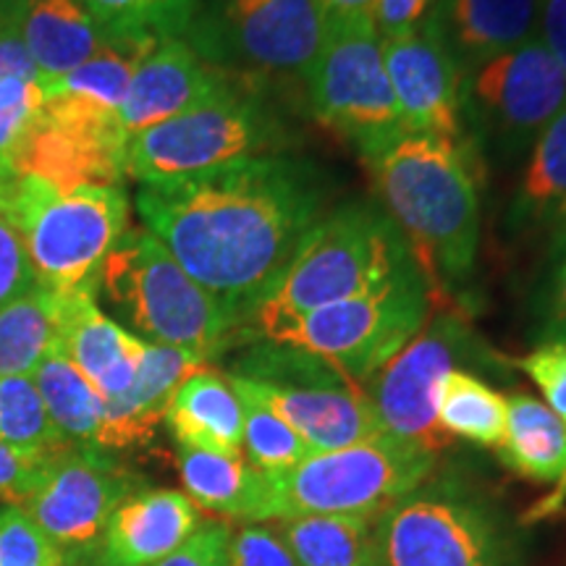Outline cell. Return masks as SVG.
Listing matches in <instances>:
<instances>
[{"instance_id": "6da1fadb", "label": "cell", "mask_w": 566, "mask_h": 566, "mask_svg": "<svg viewBox=\"0 0 566 566\" xmlns=\"http://www.w3.org/2000/svg\"><path fill=\"white\" fill-rule=\"evenodd\" d=\"M331 181L317 163L283 150L187 179L139 184V221L239 328L279 281L307 231L328 212Z\"/></svg>"}, {"instance_id": "7a4b0ae2", "label": "cell", "mask_w": 566, "mask_h": 566, "mask_svg": "<svg viewBox=\"0 0 566 566\" xmlns=\"http://www.w3.org/2000/svg\"><path fill=\"white\" fill-rule=\"evenodd\" d=\"M467 160L454 145L407 132L365 158L378 205L441 286H462L475 271L480 197Z\"/></svg>"}, {"instance_id": "3957f363", "label": "cell", "mask_w": 566, "mask_h": 566, "mask_svg": "<svg viewBox=\"0 0 566 566\" xmlns=\"http://www.w3.org/2000/svg\"><path fill=\"white\" fill-rule=\"evenodd\" d=\"M412 265V247L378 202L336 205L307 231L242 334L273 336L296 317L370 292Z\"/></svg>"}, {"instance_id": "277c9868", "label": "cell", "mask_w": 566, "mask_h": 566, "mask_svg": "<svg viewBox=\"0 0 566 566\" xmlns=\"http://www.w3.org/2000/svg\"><path fill=\"white\" fill-rule=\"evenodd\" d=\"M97 294L134 336L210 363L242 328L147 229H126L97 275Z\"/></svg>"}, {"instance_id": "5b68a950", "label": "cell", "mask_w": 566, "mask_h": 566, "mask_svg": "<svg viewBox=\"0 0 566 566\" xmlns=\"http://www.w3.org/2000/svg\"><path fill=\"white\" fill-rule=\"evenodd\" d=\"M0 210L24 239L38 286L51 294H97L105 258L129 229V197L122 184L59 192L13 176Z\"/></svg>"}, {"instance_id": "8992f818", "label": "cell", "mask_w": 566, "mask_h": 566, "mask_svg": "<svg viewBox=\"0 0 566 566\" xmlns=\"http://www.w3.org/2000/svg\"><path fill=\"white\" fill-rule=\"evenodd\" d=\"M438 454L391 433L336 451H315L283 472H265L263 520L378 516L436 472Z\"/></svg>"}, {"instance_id": "52a82bcc", "label": "cell", "mask_w": 566, "mask_h": 566, "mask_svg": "<svg viewBox=\"0 0 566 566\" xmlns=\"http://www.w3.org/2000/svg\"><path fill=\"white\" fill-rule=\"evenodd\" d=\"M378 566H522L501 509L462 480L422 483L375 516Z\"/></svg>"}, {"instance_id": "ba28073f", "label": "cell", "mask_w": 566, "mask_h": 566, "mask_svg": "<svg viewBox=\"0 0 566 566\" xmlns=\"http://www.w3.org/2000/svg\"><path fill=\"white\" fill-rule=\"evenodd\" d=\"M289 145L286 124L258 84L237 82L223 95L129 137L124 174L137 184L176 181L254 155L283 153Z\"/></svg>"}, {"instance_id": "9c48e42d", "label": "cell", "mask_w": 566, "mask_h": 566, "mask_svg": "<svg viewBox=\"0 0 566 566\" xmlns=\"http://www.w3.org/2000/svg\"><path fill=\"white\" fill-rule=\"evenodd\" d=\"M428 315V275L412 265L370 292L296 317L263 342L315 354L359 386L420 334Z\"/></svg>"}, {"instance_id": "30bf717a", "label": "cell", "mask_w": 566, "mask_h": 566, "mask_svg": "<svg viewBox=\"0 0 566 566\" xmlns=\"http://www.w3.org/2000/svg\"><path fill=\"white\" fill-rule=\"evenodd\" d=\"M184 40L239 82H304L325 40V19L317 0H210Z\"/></svg>"}, {"instance_id": "8fae6325", "label": "cell", "mask_w": 566, "mask_h": 566, "mask_svg": "<svg viewBox=\"0 0 566 566\" xmlns=\"http://www.w3.org/2000/svg\"><path fill=\"white\" fill-rule=\"evenodd\" d=\"M564 105L566 74L537 38L467 71L459 87L464 137L495 166L525 160Z\"/></svg>"}, {"instance_id": "7c38bea8", "label": "cell", "mask_w": 566, "mask_h": 566, "mask_svg": "<svg viewBox=\"0 0 566 566\" xmlns=\"http://www.w3.org/2000/svg\"><path fill=\"white\" fill-rule=\"evenodd\" d=\"M302 84L313 116L363 160L405 134L375 21L325 27L321 51Z\"/></svg>"}, {"instance_id": "4fadbf2b", "label": "cell", "mask_w": 566, "mask_h": 566, "mask_svg": "<svg viewBox=\"0 0 566 566\" xmlns=\"http://www.w3.org/2000/svg\"><path fill=\"white\" fill-rule=\"evenodd\" d=\"M142 488V480L108 451L66 446L48 459L38 485L19 506L59 546L66 566H76L92 556L111 514Z\"/></svg>"}, {"instance_id": "5bb4252c", "label": "cell", "mask_w": 566, "mask_h": 566, "mask_svg": "<svg viewBox=\"0 0 566 566\" xmlns=\"http://www.w3.org/2000/svg\"><path fill=\"white\" fill-rule=\"evenodd\" d=\"M488 352L462 317L441 313L422 328L391 363L373 375L367 399L373 401L386 433L412 441L422 449L441 451L449 436L438 428L436 396L443 375L459 367L462 359H478Z\"/></svg>"}, {"instance_id": "9a60e30c", "label": "cell", "mask_w": 566, "mask_h": 566, "mask_svg": "<svg viewBox=\"0 0 566 566\" xmlns=\"http://www.w3.org/2000/svg\"><path fill=\"white\" fill-rule=\"evenodd\" d=\"M384 61L405 132L441 139L470 155L459 111L462 71L433 27L422 21L412 32L384 40Z\"/></svg>"}, {"instance_id": "2e32d148", "label": "cell", "mask_w": 566, "mask_h": 566, "mask_svg": "<svg viewBox=\"0 0 566 566\" xmlns=\"http://www.w3.org/2000/svg\"><path fill=\"white\" fill-rule=\"evenodd\" d=\"M239 80L200 59L184 38L160 40L134 69L118 124L126 139L223 95Z\"/></svg>"}, {"instance_id": "e0dca14e", "label": "cell", "mask_w": 566, "mask_h": 566, "mask_svg": "<svg viewBox=\"0 0 566 566\" xmlns=\"http://www.w3.org/2000/svg\"><path fill=\"white\" fill-rule=\"evenodd\" d=\"M233 391L252 396L294 428L310 451H336L386 433L359 386H281L229 375Z\"/></svg>"}, {"instance_id": "ac0fdd59", "label": "cell", "mask_w": 566, "mask_h": 566, "mask_svg": "<svg viewBox=\"0 0 566 566\" xmlns=\"http://www.w3.org/2000/svg\"><path fill=\"white\" fill-rule=\"evenodd\" d=\"M55 349L103 399L129 391L147 342L105 315L95 292L55 294Z\"/></svg>"}, {"instance_id": "d6986e66", "label": "cell", "mask_w": 566, "mask_h": 566, "mask_svg": "<svg viewBox=\"0 0 566 566\" xmlns=\"http://www.w3.org/2000/svg\"><path fill=\"white\" fill-rule=\"evenodd\" d=\"M202 527L187 493L142 488L111 514L87 566H155Z\"/></svg>"}, {"instance_id": "ffe728a7", "label": "cell", "mask_w": 566, "mask_h": 566, "mask_svg": "<svg viewBox=\"0 0 566 566\" xmlns=\"http://www.w3.org/2000/svg\"><path fill=\"white\" fill-rule=\"evenodd\" d=\"M543 0H436L428 21L462 71L537 38Z\"/></svg>"}, {"instance_id": "44dd1931", "label": "cell", "mask_w": 566, "mask_h": 566, "mask_svg": "<svg viewBox=\"0 0 566 566\" xmlns=\"http://www.w3.org/2000/svg\"><path fill=\"white\" fill-rule=\"evenodd\" d=\"M0 19L13 27L48 84L116 42L80 0H0Z\"/></svg>"}, {"instance_id": "7402d4cb", "label": "cell", "mask_w": 566, "mask_h": 566, "mask_svg": "<svg viewBox=\"0 0 566 566\" xmlns=\"http://www.w3.org/2000/svg\"><path fill=\"white\" fill-rule=\"evenodd\" d=\"M205 367L208 363L195 354L174 349V346L147 344L129 391L116 399H105L97 449L122 451L150 443L158 424L166 422L174 394L179 391L184 380Z\"/></svg>"}, {"instance_id": "603a6c76", "label": "cell", "mask_w": 566, "mask_h": 566, "mask_svg": "<svg viewBox=\"0 0 566 566\" xmlns=\"http://www.w3.org/2000/svg\"><path fill=\"white\" fill-rule=\"evenodd\" d=\"M153 45L113 42L111 48H105L84 66L48 84V101L42 116L84 126V129L124 134L122 124H118V113H122L124 97L129 92L134 69Z\"/></svg>"}, {"instance_id": "cb8c5ba5", "label": "cell", "mask_w": 566, "mask_h": 566, "mask_svg": "<svg viewBox=\"0 0 566 566\" xmlns=\"http://www.w3.org/2000/svg\"><path fill=\"white\" fill-rule=\"evenodd\" d=\"M166 424L181 449L244 457V407L231 380L210 367L195 373L174 394Z\"/></svg>"}, {"instance_id": "d4e9b609", "label": "cell", "mask_w": 566, "mask_h": 566, "mask_svg": "<svg viewBox=\"0 0 566 566\" xmlns=\"http://www.w3.org/2000/svg\"><path fill=\"white\" fill-rule=\"evenodd\" d=\"M504 226L512 233H554L566 229V105L543 129L525 158Z\"/></svg>"}, {"instance_id": "484cf974", "label": "cell", "mask_w": 566, "mask_h": 566, "mask_svg": "<svg viewBox=\"0 0 566 566\" xmlns=\"http://www.w3.org/2000/svg\"><path fill=\"white\" fill-rule=\"evenodd\" d=\"M179 475L195 506L229 520L260 522L265 501V472L244 457L181 449Z\"/></svg>"}, {"instance_id": "4316f807", "label": "cell", "mask_w": 566, "mask_h": 566, "mask_svg": "<svg viewBox=\"0 0 566 566\" xmlns=\"http://www.w3.org/2000/svg\"><path fill=\"white\" fill-rule=\"evenodd\" d=\"M506 401V430L499 443L501 459L522 478L537 483L566 480V424L535 396L514 394Z\"/></svg>"}, {"instance_id": "83f0119b", "label": "cell", "mask_w": 566, "mask_h": 566, "mask_svg": "<svg viewBox=\"0 0 566 566\" xmlns=\"http://www.w3.org/2000/svg\"><path fill=\"white\" fill-rule=\"evenodd\" d=\"M375 516H292L273 520L300 566H378Z\"/></svg>"}, {"instance_id": "f1b7e54d", "label": "cell", "mask_w": 566, "mask_h": 566, "mask_svg": "<svg viewBox=\"0 0 566 566\" xmlns=\"http://www.w3.org/2000/svg\"><path fill=\"white\" fill-rule=\"evenodd\" d=\"M42 396L48 417L69 446L97 449L103 428L105 399L84 375L69 363L55 344L30 373ZM103 451V449H101Z\"/></svg>"}, {"instance_id": "f546056e", "label": "cell", "mask_w": 566, "mask_h": 566, "mask_svg": "<svg viewBox=\"0 0 566 566\" xmlns=\"http://www.w3.org/2000/svg\"><path fill=\"white\" fill-rule=\"evenodd\" d=\"M48 101V82L27 53L24 42L6 19H0V171L9 163ZM11 176V174H9Z\"/></svg>"}, {"instance_id": "4dcf8cb0", "label": "cell", "mask_w": 566, "mask_h": 566, "mask_svg": "<svg viewBox=\"0 0 566 566\" xmlns=\"http://www.w3.org/2000/svg\"><path fill=\"white\" fill-rule=\"evenodd\" d=\"M509 401L472 373L454 367L443 375L436 396V420L446 436L495 446L506 430Z\"/></svg>"}, {"instance_id": "1f68e13d", "label": "cell", "mask_w": 566, "mask_h": 566, "mask_svg": "<svg viewBox=\"0 0 566 566\" xmlns=\"http://www.w3.org/2000/svg\"><path fill=\"white\" fill-rule=\"evenodd\" d=\"M116 42H153L184 38L200 11V0H80Z\"/></svg>"}, {"instance_id": "d6a6232c", "label": "cell", "mask_w": 566, "mask_h": 566, "mask_svg": "<svg viewBox=\"0 0 566 566\" xmlns=\"http://www.w3.org/2000/svg\"><path fill=\"white\" fill-rule=\"evenodd\" d=\"M55 342V294L34 289L0 310V375H30Z\"/></svg>"}, {"instance_id": "836d02e7", "label": "cell", "mask_w": 566, "mask_h": 566, "mask_svg": "<svg viewBox=\"0 0 566 566\" xmlns=\"http://www.w3.org/2000/svg\"><path fill=\"white\" fill-rule=\"evenodd\" d=\"M0 441L38 459L69 446L48 417L32 375H0Z\"/></svg>"}, {"instance_id": "e575fe53", "label": "cell", "mask_w": 566, "mask_h": 566, "mask_svg": "<svg viewBox=\"0 0 566 566\" xmlns=\"http://www.w3.org/2000/svg\"><path fill=\"white\" fill-rule=\"evenodd\" d=\"M239 394V391H237ZM244 407V451L247 462L263 472H283L300 464L313 451L302 441L294 428H289L279 415L252 396L239 394Z\"/></svg>"}, {"instance_id": "d590c367", "label": "cell", "mask_w": 566, "mask_h": 566, "mask_svg": "<svg viewBox=\"0 0 566 566\" xmlns=\"http://www.w3.org/2000/svg\"><path fill=\"white\" fill-rule=\"evenodd\" d=\"M530 310L541 344L566 342V229L551 237V247L533 283Z\"/></svg>"}, {"instance_id": "8d00e7d4", "label": "cell", "mask_w": 566, "mask_h": 566, "mask_svg": "<svg viewBox=\"0 0 566 566\" xmlns=\"http://www.w3.org/2000/svg\"><path fill=\"white\" fill-rule=\"evenodd\" d=\"M0 566H66L59 546L21 506H0Z\"/></svg>"}, {"instance_id": "74e56055", "label": "cell", "mask_w": 566, "mask_h": 566, "mask_svg": "<svg viewBox=\"0 0 566 566\" xmlns=\"http://www.w3.org/2000/svg\"><path fill=\"white\" fill-rule=\"evenodd\" d=\"M226 564L300 566L273 522H242L239 527H231L229 548H226Z\"/></svg>"}, {"instance_id": "f35d334b", "label": "cell", "mask_w": 566, "mask_h": 566, "mask_svg": "<svg viewBox=\"0 0 566 566\" xmlns=\"http://www.w3.org/2000/svg\"><path fill=\"white\" fill-rule=\"evenodd\" d=\"M34 289L40 286L34 279L24 239H21L17 223L0 210V310L34 292Z\"/></svg>"}, {"instance_id": "ab89813d", "label": "cell", "mask_w": 566, "mask_h": 566, "mask_svg": "<svg viewBox=\"0 0 566 566\" xmlns=\"http://www.w3.org/2000/svg\"><path fill=\"white\" fill-rule=\"evenodd\" d=\"M533 384L546 396V405L566 424V342H546L520 359Z\"/></svg>"}, {"instance_id": "60d3db41", "label": "cell", "mask_w": 566, "mask_h": 566, "mask_svg": "<svg viewBox=\"0 0 566 566\" xmlns=\"http://www.w3.org/2000/svg\"><path fill=\"white\" fill-rule=\"evenodd\" d=\"M229 533L231 527L226 522H208L155 566H229L226 564Z\"/></svg>"}, {"instance_id": "b9f144b4", "label": "cell", "mask_w": 566, "mask_h": 566, "mask_svg": "<svg viewBox=\"0 0 566 566\" xmlns=\"http://www.w3.org/2000/svg\"><path fill=\"white\" fill-rule=\"evenodd\" d=\"M48 459L27 457L21 451L11 449L9 443L0 441V499L19 506L32 493V488L38 485L40 472Z\"/></svg>"}, {"instance_id": "7bdbcfd3", "label": "cell", "mask_w": 566, "mask_h": 566, "mask_svg": "<svg viewBox=\"0 0 566 566\" xmlns=\"http://www.w3.org/2000/svg\"><path fill=\"white\" fill-rule=\"evenodd\" d=\"M436 0H378L375 9V30L380 40L399 38V34L412 32L420 27Z\"/></svg>"}, {"instance_id": "ee69618b", "label": "cell", "mask_w": 566, "mask_h": 566, "mask_svg": "<svg viewBox=\"0 0 566 566\" xmlns=\"http://www.w3.org/2000/svg\"><path fill=\"white\" fill-rule=\"evenodd\" d=\"M537 40L566 74V0H543Z\"/></svg>"}, {"instance_id": "f6af8a7d", "label": "cell", "mask_w": 566, "mask_h": 566, "mask_svg": "<svg viewBox=\"0 0 566 566\" xmlns=\"http://www.w3.org/2000/svg\"><path fill=\"white\" fill-rule=\"evenodd\" d=\"M325 27L354 24V21H375L378 0H317Z\"/></svg>"}, {"instance_id": "bcb514c9", "label": "cell", "mask_w": 566, "mask_h": 566, "mask_svg": "<svg viewBox=\"0 0 566 566\" xmlns=\"http://www.w3.org/2000/svg\"><path fill=\"white\" fill-rule=\"evenodd\" d=\"M11 179H13V176H9V174L0 171V205H3V200H6V192H9V184H11Z\"/></svg>"}, {"instance_id": "7dc6e473", "label": "cell", "mask_w": 566, "mask_h": 566, "mask_svg": "<svg viewBox=\"0 0 566 566\" xmlns=\"http://www.w3.org/2000/svg\"><path fill=\"white\" fill-rule=\"evenodd\" d=\"M76 566H87V564H76Z\"/></svg>"}]
</instances>
